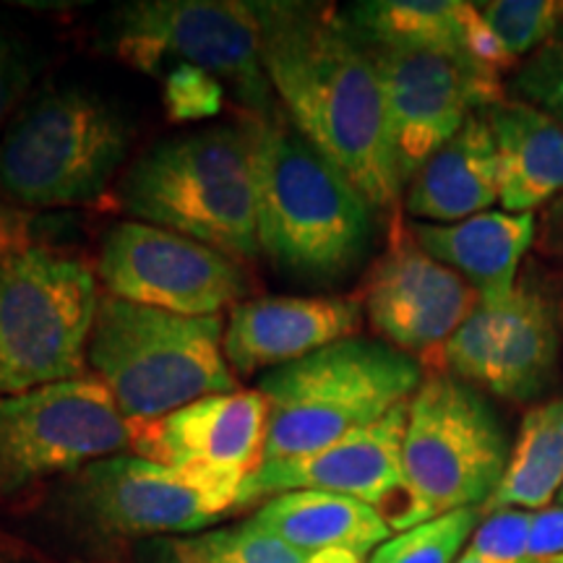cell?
<instances>
[{
    "instance_id": "6da1fadb",
    "label": "cell",
    "mask_w": 563,
    "mask_h": 563,
    "mask_svg": "<svg viewBox=\"0 0 563 563\" xmlns=\"http://www.w3.org/2000/svg\"><path fill=\"white\" fill-rule=\"evenodd\" d=\"M264 68L290 123L355 183L373 209H394L402 178L384 84L347 16L311 3H251Z\"/></svg>"
},
{
    "instance_id": "7a4b0ae2",
    "label": "cell",
    "mask_w": 563,
    "mask_h": 563,
    "mask_svg": "<svg viewBox=\"0 0 563 563\" xmlns=\"http://www.w3.org/2000/svg\"><path fill=\"white\" fill-rule=\"evenodd\" d=\"M258 251L279 272L332 282L371 249L373 207L285 112L253 121Z\"/></svg>"
},
{
    "instance_id": "3957f363",
    "label": "cell",
    "mask_w": 563,
    "mask_h": 563,
    "mask_svg": "<svg viewBox=\"0 0 563 563\" xmlns=\"http://www.w3.org/2000/svg\"><path fill=\"white\" fill-rule=\"evenodd\" d=\"M123 203L139 222L178 232L235 262L262 253L253 121L154 144L125 175Z\"/></svg>"
},
{
    "instance_id": "277c9868",
    "label": "cell",
    "mask_w": 563,
    "mask_h": 563,
    "mask_svg": "<svg viewBox=\"0 0 563 563\" xmlns=\"http://www.w3.org/2000/svg\"><path fill=\"white\" fill-rule=\"evenodd\" d=\"M89 365L129 422L238 391L224 357L222 316H178L100 295L89 336Z\"/></svg>"
},
{
    "instance_id": "5b68a950",
    "label": "cell",
    "mask_w": 563,
    "mask_h": 563,
    "mask_svg": "<svg viewBox=\"0 0 563 563\" xmlns=\"http://www.w3.org/2000/svg\"><path fill=\"white\" fill-rule=\"evenodd\" d=\"M420 384L422 368L412 355L368 336L266 371L258 382L269 405L262 464L332 446L410 402Z\"/></svg>"
},
{
    "instance_id": "8992f818",
    "label": "cell",
    "mask_w": 563,
    "mask_h": 563,
    "mask_svg": "<svg viewBox=\"0 0 563 563\" xmlns=\"http://www.w3.org/2000/svg\"><path fill=\"white\" fill-rule=\"evenodd\" d=\"M131 146L125 118L95 91L45 87L0 139V191L21 207H81L108 191Z\"/></svg>"
},
{
    "instance_id": "52a82bcc",
    "label": "cell",
    "mask_w": 563,
    "mask_h": 563,
    "mask_svg": "<svg viewBox=\"0 0 563 563\" xmlns=\"http://www.w3.org/2000/svg\"><path fill=\"white\" fill-rule=\"evenodd\" d=\"M509 441L485 394L452 373L422 378L402 441L405 532L449 511L483 509L509 464Z\"/></svg>"
},
{
    "instance_id": "ba28073f",
    "label": "cell",
    "mask_w": 563,
    "mask_h": 563,
    "mask_svg": "<svg viewBox=\"0 0 563 563\" xmlns=\"http://www.w3.org/2000/svg\"><path fill=\"white\" fill-rule=\"evenodd\" d=\"M95 274L81 258L32 245L0 262V397L87 376Z\"/></svg>"
},
{
    "instance_id": "9c48e42d",
    "label": "cell",
    "mask_w": 563,
    "mask_h": 563,
    "mask_svg": "<svg viewBox=\"0 0 563 563\" xmlns=\"http://www.w3.org/2000/svg\"><path fill=\"white\" fill-rule=\"evenodd\" d=\"M108 37L112 53L144 74L191 66L230 84L256 115L274 110L251 3L136 0L112 11Z\"/></svg>"
},
{
    "instance_id": "30bf717a",
    "label": "cell",
    "mask_w": 563,
    "mask_h": 563,
    "mask_svg": "<svg viewBox=\"0 0 563 563\" xmlns=\"http://www.w3.org/2000/svg\"><path fill=\"white\" fill-rule=\"evenodd\" d=\"M131 422L97 376L0 397V501L131 449Z\"/></svg>"
},
{
    "instance_id": "8fae6325",
    "label": "cell",
    "mask_w": 563,
    "mask_h": 563,
    "mask_svg": "<svg viewBox=\"0 0 563 563\" xmlns=\"http://www.w3.org/2000/svg\"><path fill=\"white\" fill-rule=\"evenodd\" d=\"M563 344V298L525 279L506 300L485 302L443 344L452 376L509 399L532 402L548 391Z\"/></svg>"
},
{
    "instance_id": "7c38bea8",
    "label": "cell",
    "mask_w": 563,
    "mask_h": 563,
    "mask_svg": "<svg viewBox=\"0 0 563 563\" xmlns=\"http://www.w3.org/2000/svg\"><path fill=\"white\" fill-rule=\"evenodd\" d=\"M243 483L235 475L175 470L136 454H115L79 470L70 496L102 532H199L235 509Z\"/></svg>"
},
{
    "instance_id": "4fadbf2b",
    "label": "cell",
    "mask_w": 563,
    "mask_h": 563,
    "mask_svg": "<svg viewBox=\"0 0 563 563\" xmlns=\"http://www.w3.org/2000/svg\"><path fill=\"white\" fill-rule=\"evenodd\" d=\"M371 51L384 84L402 186L462 131L473 112L506 100L501 76L477 68L467 55L376 45Z\"/></svg>"
},
{
    "instance_id": "5bb4252c",
    "label": "cell",
    "mask_w": 563,
    "mask_h": 563,
    "mask_svg": "<svg viewBox=\"0 0 563 563\" xmlns=\"http://www.w3.org/2000/svg\"><path fill=\"white\" fill-rule=\"evenodd\" d=\"M97 274L108 295L178 316H220L249 292L235 258L146 222L104 235Z\"/></svg>"
},
{
    "instance_id": "9a60e30c",
    "label": "cell",
    "mask_w": 563,
    "mask_h": 563,
    "mask_svg": "<svg viewBox=\"0 0 563 563\" xmlns=\"http://www.w3.org/2000/svg\"><path fill=\"white\" fill-rule=\"evenodd\" d=\"M391 241L363 290L361 306L373 332L407 355L443 350L481 306V295L467 279L428 256L410 230L397 232Z\"/></svg>"
},
{
    "instance_id": "2e32d148",
    "label": "cell",
    "mask_w": 563,
    "mask_h": 563,
    "mask_svg": "<svg viewBox=\"0 0 563 563\" xmlns=\"http://www.w3.org/2000/svg\"><path fill=\"white\" fill-rule=\"evenodd\" d=\"M407 405L319 452L258 464L245 477L238 506L290 490H321L371 504L394 527L405 509L402 441Z\"/></svg>"
},
{
    "instance_id": "e0dca14e",
    "label": "cell",
    "mask_w": 563,
    "mask_h": 563,
    "mask_svg": "<svg viewBox=\"0 0 563 563\" xmlns=\"http://www.w3.org/2000/svg\"><path fill=\"white\" fill-rule=\"evenodd\" d=\"M269 405L258 389L209 394L154 420L131 422V452L175 470L249 477L264 460Z\"/></svg>"
},
{
    "instance_id": "ac0fdd59",
    "label": "cell",
    "mask_w": 563,
    "mask_h": 563,
    "mask_svg": "<svg viewBox=\"0 0 563 563\" xmlns=\"http://www.w3.org/2000/svg\"><path fill=\"white\" fill-rule=\"evenodd\" d=\"M361 323L363 306L355 298L272 295L238 302L224 327V357L232 373L251 376L357 336Z\"/></svg>"
},
{
    "instance_id": "d6986e66",
    "label": "cell",
    "mask_w": 563,
    "mask_h": 563,
    "mask_svg": "<svg viewBox=\"0 0 563 563\" xmlns=\"http://www.w3.org/2000/svg\"><path fill=\"white\" fill-rule=\"evenodd\" d=\"M405 209L415 222L454 224L483 214L501 199V165L483 110L441 146L407 183Z\"/></svg>"
},
{
    "instance_id": "ffe728a7",
    "label": "cell",
    "mask_w": 563,
    "mask_h": 563,
    "mask_svg": "<svg viewBox=\"0 0 563 563\" xmlns=\"http://www.w3.org/2000/svg\"><path fill=\"white\" fill-rule=\"evenodd\" d=\"M415 243L428 256L460 274L481 300H506L514 292L519 264L534 243V214L483 211L454 224L412 222Z\"/></svg>"
},
{
    "instance_id": "44dd1931",
    "label": "cell",
    "mask_w": 563,
    "mask_h": 563,
    "mask_svg": "<svg viewBox=\"0 0 563 563\" xmlns=\"http://www.w3.org/2000/svg\"><path fill=\"white\" fill-rule=\"evenodd\" d=\"M501 165V203L511 214L545 207L563 194V125L527 102L501 100L483 110Z\"/></svg>"
},
{
    "instance_id": "7402d4cb",
    "label": "cell",
    "mask_w": 563,
    "mask_h": 563,
    "mask_svg": "<svg viewBox=\"0 0 563 563\" xmlns=\"http://www.w3.org/2000/svg\"><path fill=\"white\" fill-rule=\"evenodd\" d=\"M253 519L306 555L323 551L368 555L391 538L389 522L371 504L321 490L282 493Z\"/></svg>"
},
{
    "instance_id": "603a6c76",
    "label": "cell",
    "mask_w": 563,
    "mask_h": 563,
    "mask_svg": "<svg viewBox=\"0 0 563 563\" xmlns=\"http://www.w3.org/2000/svg\"><path fill=\"white\" fill-rule=\"evenodd\" d=\"M563 485V394L527 410L517 446L498 488L481 514L545 509Z\"/></svg>"
},
{
    "instance_id": "cb8c5ba5",
    "label": "cell",
    "mask_w": 563,
    "mask_h": 563,
    "mask_svg": "<svg viewBox=\"0 0 563 563\" xmlns=\"http://www.w3.org/2000/svg\"><path fill=\"white\" fill-rule=\"evenodd\" d=\"M473 9L456 0H368L352 5L347 19L368 45L464 55Z\"/></svg>"
},
{
    "instance_id": "d4e9b609",
    "label": "cell",
    "mask_w": 563,
    "mask_h": 563,
    "mask_svg": "<svg viewBox=\"0 0 563 563\" xmlns=\"http://www.w3.org/2000/svg\"><path fill=\"white\" fill-rule=\"evenodd\" d=\"M170 553L175 563H308L306 553L295 551L256 519L173 540Z\"/></svg>"
},
{
    "instance_id": "484cf974",
    "label": "cell",
    "mask_w": 563,
    "mask_h": 563,
    "mask_svg": "<svg viewBox=\"0 0 563 563\" xmlns=\"http://www.w3.org/2000/svg\"><path fill=\"white\" fill-rule=\"evenodd\" d=\"M481 522V509H460L391 534L371 553L368 563H456L464 543Z\"/></svg>"
},
{
    "instance_id": "4316f807",
    "label": "cell",
    "mask_w": 563,
    "mask_h": 563,
    "mask_svg": "<svg viewBox=\"0 0 563 563\" xmlns=\"http://www.w3.org/2000/svg\"><path fill=\"white\" fill-rule=\"evenodd\" d=\"M477 11L514 60L540 51L563 19V3L559 0H493L477 5Z\"/></svg>"
},
{
    "instance_id": "83f0119b",
    "label": "cell",
    "mask_w": 563,
    "mask_h": 563,
    "mask_svg": "<svg viewBox=\"0 0 563 563\" xmlns=\"http://www.w3.org/2000/svg\"><path fill=\"white\" fill-rule=\"evenodd\" d=\"M511 95L517 102L532 104L563 125V24L517 68Z\"/></svg>"
},
{
    "instance_id": "f1b7e54d",
    "label": "cell",
    "mask_w": 563,
    "mask_h": 563,
    "mask_svg": "<svg viewBox=\"0 0 563 563\" xmlns=\"http://www.w3.org/2000/svg\"><path fill=\"white\" fill-rule=\"evenodd\" d=\"M534 511L527 509H498L485 517L483 525L470 540L467 553L481 555L493 563H519L527 559V545H530Z\"/></svg>"
},
{
    "instance_id": "f546056e",
    "label": "cell",
    "mask_w": 563,
    "mask_h": 563,
    "mask_svg": "<svg viewBox=\"0 0 563 563\" xmlns=\"http://www.w3.org/2000/svg\"><path fill=\"white\" fill-rule=\"evenodd\" d=\"M162 87H165V104L173 121H199L222 110V81L207 70L175 66L165 74Z\"/></svg>"
},
{
    "instance_id": "4dcf8cb0",
    "label": "cell",
    "mask_w": 563,
    "mask_h": 563,
    "mask_svg": "<svg viewBox=\"0 0 563 563\" xmlns=\"http://www.w3.org/2000/svg\"><path fill=\"white\" fill-rule=\"evenodd\" d=\"M34 81V58L9 30H0V139Z\"/></svg>"
},
{
    "instance_id": "1f68e13d",
    "label": "cell",
    "mask_w": 563,
    "mask_h": 563,
    "mask_svg": "<svg viewBox=\"0 0 563 563\" xmlns=\"http://www.w3.org/2000/svg\"><path fill=\"white\" fill-rule=\"evenodd\" d=\"M532 251L545 279H551L548 285L563 298V194L548 201L540 217H534Z\"/></svg>"
},
{
    "instance_id": "d6a6232c",
    "label": "cell",
    "mask_w": 563,
    "mask_h": 563,
    "mask_svg": "<svg viewBox=\"0 0 563 563\" xmlns=\"http://www.w3.org/2000/svg\"><path fill=\"white\" fill-rule=\"evenodd\" d=\"M555 555H563V506L534 511L527 545V559L532 561H551Z\"/></svg>"
},
{
    "instance_id": "836d02e7",
    "label": "cell",
    "mask_w": 563,
    "mask_h": 563,
    "mask_svg": "<svg viewBox=\"0 0 563 563\" xmlns=\"http://www.w3.org/2000/svg\"><path fill=\"white\" fill-rule=\"evenodd\" d=\"M34 222L32 214L24 209L0 207V262L16 256L21 251H30L34 245Z\"/></svg>"
},
{
    "instance_id": "e575fe53",
    "label": "cell",
    "mask_w": 563,
    "mask_h": 563,
    "mask_svg": "<svg viewBox=\"0 0 563 563\" xmlns=\"http://www.w3.org/2000/svg\"><path fill=\"white\" fill-rule=\"evenodd\" d=\"M308 563H363V555L350 551H323L308 555Z\"/></svg>"
},
{
    "instance_id": "d590c367",
    "label": "cell",
    "mask_w": 563,
    "mask_h": 563,
    "mask_svg": "<svg viewBox=\"0 0 563 563\" xmlns=\"http://www.w3.org/2000/svg\"><path fill=\"white\" fill-rule=\"evenodd\" d=\"M456 563H493V561H485V559H481V555H473V553H464L460 561ZM519 563H545V561H532V559H525V561H519Z\"/></svg>"
},
{
    "instance_id": "8d00e7d4",
    "label": "cell",
    "mask_w": 563,
    "mask_h": 563,
    "mask_svg": "<svg viewBox=\"0 0 563 563\" xmlns=\"http://www.w3.org/2000/svg\"><path fill=\"white\" fill-rule=\"evenodd\" d=\"M555 501H559V506H563V485H561V490L555 493Z\"/></svg>"
},
{
    "instance_id": "74e56055",
    "label": "cell",
    "mask_w": 563,
    "mask_h": 563,
    "mask_svg": "<svg viewBox=\"0 0 563 563\" xmlns=\"http://www.w3.org/2000/svg\"><path fill=\"white\" fill-rule=\"evenodd\" d=\"M0 563H9V561H5V555H3V553H0Z\"/></svg>"
}]
</instances>
